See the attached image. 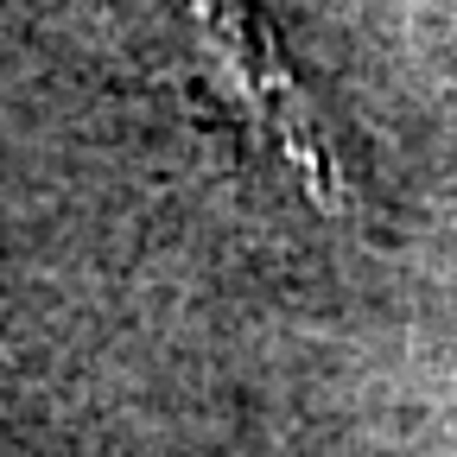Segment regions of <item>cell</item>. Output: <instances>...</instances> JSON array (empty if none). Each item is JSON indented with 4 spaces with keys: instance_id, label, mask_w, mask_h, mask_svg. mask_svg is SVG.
<instances>
[{
    "instance_id": "obj_1",
    "label": "cell",
    "mask_w": 457,
    "mask_h": 457,
    "mask_svg": "<svg viewBox=\"0 0 457 457\" xmlns=\"http://www.w3.org/2000/svg\"><path fill=\"white\" fill-rule=\"evenodd\" d=\"M179 20L197 38V57L210 83L236 102V114L254 128L261 146L279 153V165L324 204V210H350V185H343V159L318 121L312 96L299 89L293 64L279 57L267 20L248 7V0H171Z\"/></svg>"
}]
</instances>
